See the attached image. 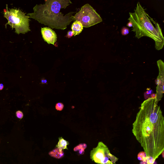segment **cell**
<instances>
[{
  "label": "cell",
  "instance_id": "obj_8",
  "mask_svg": "<svg viewBox=\"0 0 164 164\" xmlns=\"http://www.w3.org/2000/svg\"><path fill=\"white\" fill-rule=\"evenodd\" d=\"M41 33L44 40L49 44L55 45V43L57 42V36L55 32L51 28L45 27L42 28Z\"/></svg>",
  "mask_w": 164,
  "mask_h": 164
},
{
  "label": "cell",
  "instance_id": "obj_7",
  "mask_svg": "<svg viewBox=\"0 0 164 164\" xmlns=\"http://www.w3.org/2000/svg\"><path fill=\"white\" fill-rule=\"evenodd\" d=\"M159 70V74L156 79V94L158 102L161 100L164 93V63L161 59L157 61Z\"/></svg>",
  "mask_w": 164,
  "mask_h": 164
},
{
  "label": "cell",
  "instance_id": "obj_14",
  "mask_svg": "<svg viewBox=\"0 0 164 164\" xmlns=\"http://www.w3.org/2000/svg\"><path fill=\"white\" fill-rule=\"evenodd\" d=\"M146 157L147 155L145 152H140L137 155V159L141 161L144 160Z\"/></svg>",
  "mask_w": 164,
  "mask_h": 164
},
{
  "label": "cell",
  "instance_id": "obj_24",
  "mask_svg": "<svg viewBox=\"0 0 164 164\" xmlns=\"http://www.w3.org/2000/svg\"><path fill=\"white\" fill-rule=\"evenodd\" d=\"M44 84H47V81L45 79L44 81Z\"/></svg>",
  "mask_w": 164,
  "mask_h": 164
},
{
  "label": "cell",
  "instance_id": "obj_16",
  "mask_svg": "<svg viewBox=\"0 0 164 164\" xmlns=\"http://www.w3.org/2000/svg\"><path fill=\"white\" fill-rule=\"evenodd\" d=\"M130 32V29L126 27H123L121 30V33L123 36H127Z\"/></svg>",
  "mask_w": 164,
  "mask_h": 164
},
{
  "label": "cell",
  "instance_id": "obj_1",
  "mask_svg": "<svg viewBox=\"0 0 164 164\" xmlns=\"http://www.w3.org/2000/svg\"><path fill=\"white\" fill-rule=\"evenodd\" d=\"M158 102L156 96L143 102L133 129L147 156L156 160L164 151V118Z\"/></svg>",
  "mask_w": 164,
  "mask_h": 164
},
{
  "label": "cell",
  "instance_id": "obj_19",
  "mask_svg": "<svg viewBox=\"0 0 164 164\" xmlns=\"http://www.w3.org/2000/svg\"><path fill=\"white\" fill-rule=\"evenodd\" d=\"M73 36H74V33L72 31H69L67 32V34L66 37L68 38H70Z\"/></svg>",
  "mask_w": 164,
  "mask_h": 164
},
{
  "label": "cell",
  "instance_id": "obj_9",
  "mask_svg": "<svg viewBox=\"0 0 164 164\" xmlns=\"http://www.w3.org/2000/svg\"><path fill=\"white\" fill-rule=\"evenodd\" d=\"M83 25L80 22L75 20L72 23L71 29L74 33V36L79 34L83 30Z\"/></svg>",
  "mask_w": 164,
  "mask_h": 164
},
{
  "label": "cell",
  "instance_id": "obj_15",
  "mask_svg": "<svg viewBox=\"0 0 164 164\" xmlns=\"http://www.w3.org/2000/svg\"><path fill=\"white\" fill-rule=\"evenodd\" d=\"M108 157L109 159L111 160V161L112 162L113 164H115V162L118 161V159L115 156H113L110 153L108 154Z\"/></svg>",
  "mask_w": 164,
  "mask_h": 164
},
{
  "label": "cell",
  "instance_id": "obj_5",
  "mask_svg": "<svg viewBox=\"0 0 164 164\" xmlns=\"http://www.w3.org/2000/svg\"><path fill=\"white\" fill-rule=\"evenodd\" d=\"M74 17L75 20L80 22L85 28L89 27L102 21L100 16L89 4L82 7Z\"/></svg>",
  "mask_w": 164,
  "mask_h": 164
},
{
  "label": "cell",
  "instance_id": "obj_22",
  "mask_svg": "<svg viewBox=\"0 0 164 164\" xmlns=\"http://www.w3.org/2000/svg\"><path fill=\"white\" fill-rule=\"evenodd\" d=\"M113 164L112 162L110 161L109 160L108 161V162L106 164Z\"/></svg>",
  "mask_w": 164,
  "mask_h": 164
},
{
  "label": "cell",
  "instance_id": "obj_6",
  "mask_svg": "<svg viewBox=\"0 0 164 164\" xmlns=\"http://www.w3.org/2000/svg\"><path fill=\"white\" fill-rule=\"evenodd\" d=\"M109 153L107 146L102 142H100L97 147L91 151L90 158L98 164H105L109 160L108 154Z\"/></svg>",
  "mask_w": 164,
  "mask_h": 164
},
{
  "label": "cell",
  "instance_id": "obj_2",
  "mask_svg": "<svg viewBox=\"0 0 164 164\" xmlns=\"http://www.w3.org/2000/svg\"><path fill=\"white\" fill-rule=\"evenodd\" d=\"M45 2L44 4L36 5L33 8L34 12L28 13L27 16L49 28L62 30L75 20L72 14L76 12H72L65 16L60 12L61 9H65L72 3L70 0H47Z\"/></svg>",
  "mask_w": 164,
  "mask_h": 164
},
{
  "label": "cell",
  "instance_id": "obj_12",
  "mask_svg": "<svg viewBox=\"0 0 164 164\" xmlns=\"http://www.w3.org/2000/svg\"><path fill=\"white\" fill-rule=\"evenodd\" d=\"M87 147V146L85 144H80L74 148V150L75 152H78V154L80 155L84 154V149Z\"/></svg>",
  "mask_w": 164,
  "mask_h": 164
},
{
  "label": "cell",
  "instance_id": "obj_20",
  "mask_svg": "<svg viewBox=\"0 0 164 164\" xmlns=\"http://www.w3.org/2000/svg\"><path fill=\"white\" fill-rule=\"evenodd\" d=\"M127 26L129 27H133V23L131 21L129 22L127 24Z\"/></svg>",
  "mask_w": 164,
  "mask_h": 164
},
{
  "label": "cell",
  "instance_id": "obj_11",
  "mask_svg": "<svg viewBox=\"0 0 164 164\" xmlns=\"http://www.w3.org/2000/svg\"><path fill=\"white\" fill-rule=\"evenodd\" d=\"M59 141L57 145L56 146V147L59 148L61 150L63 149H68L67 148V146L69 144L68 142L64 139L62 137H60L59 138Z\"/></svg>",
  "mask_w": 164,
  "mask_h": 164
},
{
  "label": "cell",
  "instance_id": "obj_17",
  "mask_svg": "<svg viewBox=\"0 0 164 164\" xmlns=\"http://www.w3.org/2000/svg\"><path fill=\"white\" fill-rule=\"evenodd\" d=\"M64 107V104L61 102H58L55 105V108L57 111H62Z\"/></svg>",
  "mask_w": 164,
  "mask_h": 164
},
{
  "label": "cell",
  "instance_id": "obj_25",
  "mask_svg": "<svg viewBox=\"0 0 164 164\" xmlns=\"http://www.w3.org/2000/svg\"><path fill=\"white\" fill-rule=\"evenodd\" d=\"M162 154L163 157V158H164V151L163 152Z\"/></svg>",
  "mask_w": 164,
  "mask_h": 164
},
{
  "label": "cell",
  "instance_id": "obj_21",
  "mask_svg": "<svg viewBox=\"0 0 164 164\" xmlns=\"http://www.w3.org/2000/svg\"><path fill=\"white\" fill-rule=\"evenodd\" d=\"M4 86L2 84H0V90H1L4 88Z\"/></svg>",
  "mask_w": 164,
  "mask_h": 164
},
{
  "label": "cell",
  "instance_id": "obj_23",
  "mask_svg": "<svg viewBox=\"0 0 164 164\" xmlns=\"http://www.w3.org/2000/svg\"><path fill=\"white\" fill-rule=\"evenodd\" d=\"M45 79L44 78H43L42 79V84H44V81Z\"/></svg>",
  "mask_w": 164,
  "mask_h": 164
},
{
  "label": "cell",
  "instance_id": "obj_3",
  "mask_svg": "<svg viewBox=\"0 0 164 164\" xmlns=\"http://www.w3.org/2000/svg\"><path fill=\"white\" fill-rule=\"evenodd\" d=\"M128 19L133 23V30L135 37L139 39L147 37L153 40L155 42V48L157 51L163 49L164 38L161 29L158 23L155 22L149 16L139 2L133 13H129Z\"/></svg>",
  "mask_w": 164,
  "mask_h": 164
},
{
  "label": "cell",
  "instance_id": "obj_10",
  "mask_svg": "<svg viewBox=\"0 0 164 164\" xmlns=\"http://www.w3.org/2000/svg\"><path fill=\"white\" fill-rule=\"evenodd\" d=\"M50 156L51 157L56 158L57 159H60L64 156V154L62 150L58 148H55L53 150L49 152Z\"/></svg>",
  "mask_w": 164,
  "mask_h": 164
},
{
  "label": "cell",
  "instance_id": "obj_18",
  "mask_svg": "<svg viewBox=\"0 0 164 164\" xmlns=\"http://www.w3.org/2000/svg\"><path fill=\"white\" fill-rule=\"evenodd\" d=\"M16 114L17 118L20 119H22L23 118V115L21 111H17Z\"/></svg>",
  "mask_w": 164,
  "mask_h": 164
},
{
  "label": "cell",
  "instance_id": "obj_13",
  "mask_svg": "<svg viewBox=\"0 0 164 164\" xmlns=\"http://www.w3.org/2000/svg\"><path fill=\"white\" fill-rule=\"evenodd\" d=\"M156 160L152 157L147 156L144 160L140 163V164H157Z\"/></svg>",
  "mask_w": 164,
  "mask_h": 164
},
{
  "label": "cell",
  "instance_id": "obj_4",
  "mask_svg": "<svg viewBox=\"0 0 164 164\" xmlns=\"http://www.w3.org/2000/svg\"><path fill=\"white\" fill-rule=\"evenodd\" d=\"M19 9L12 8L8 10L7 5L6 10H4V17L7 18L8 22L5 25H10L12 29H15V33L17 34H25L31 30L29 28V16Z\"/></svg>",
  "mask_w": 164,
  "mask_h": 164
}]
</instances>
